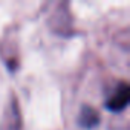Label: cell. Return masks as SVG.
Instances as JSON below:
<instances>
[{"label": "cell", "instance_id": "1", "mask_svg": "<svg viewBox=\"0 0 130 130\" xmlns=\"http://www.w3.org/2000/svg\"><path fill=\"white\" fill-rule=\"evenodd\" d=\"M128 101H130V86L125 81H122L107 100L106 107L110 112H121L128 106Z\"/></svg>", "mask_w": 130, "mask_h": 130}, {"label": "cell", "instance_id": "2", "mask_svg": "<svg viewBox=\"0 0 130 130\" xmlns=\"http://www.w3.org/2000/svg\"><path fill=\"white\" fill-rule=\"evenodd\" d=\"M78 124L83 128H95L100 124V113L96 109L90 107V106H83L80 109V115H78Z\"/></svg>", "mask_w": 130, "mask_h": 130}]
</instances>
